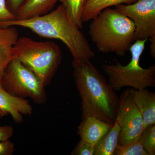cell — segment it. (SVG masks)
<instances>
[{
  "mask_svg": "<svg viewBox=\"0 0 155 155\" xmlns=\"http://www.w3.org/2000/svg\"><path fill=\"white\" fill-rule=\"evenodd\" d=\"M19 26L46 38L59 40L66 45L73 58L72 64L90 61L95 56L80 28L69 19L61 5L48 14L25 19L0 21V27Z\"/></svg>",
  "mask_w": 155,
  "mask_h": 155,
  "instance_id": "6da1fadb",
  "label": "cell"
},
{
  "mask_svg": "<svg viewBox=\"0 0 155 155\" xmlns=\"http://www.w3.org/2000/svg\"><path fill=\"white\" fill-rule=\"evenodd\" d=\"M75 85L81 100V119L93 116L114 124L119 97L90 61L72 64Z\"/></svg>",
  "mask_w": 155,
  "mask_h": 155,
  "instance_id": "7a4b0ae2",
  "label": "cell"
},
{
  "mask_svg": "<svg viewBox=\"0 0 155 155\" xmlns=\"http://www.w3.org/2000/svg\"><path fill=\"white\" fill-rule=\"evenodd\" d=\"M135 30L131 19L109 8L92 19L89 34L101 52L123 57L135 41Z\"/></svg>",
  "mask_w": 155,
  "mask_h": 155,
  "instance_id": "3957f363",
  "label": "cell"
},
{
  "mask_svg": "<svg viewBox=\"0 0 155 155\" xmlns=\"http://www.w3.org/2000/svg\"><path fill=\"white\" fill-rule=\"evenodd\" d=\"M12 53L13 58L32 71L45 87L55 75L62 58L61 49L54 42L35 41L26 37L18 39Z\"/></svg>",
  "mask_w": 155,
  "mask_h": 155,
  "instance_id": "277c9868",
  "label": "cell"
},
{
  "mask_svg": "<svg viewBox=\"0 0 155 155\" xmlns=\"http://www.w3.org/2000/svg\"><path fill=\"white\" fill-rule=\"evenodd\" d=\"M147 40H137L129 49L131 60L123 65L114 60L115 64L103 65L104 72L108 77V82L115 91L125 87L136 90L155 87V64L143 68L140 65V59L145 48Z\"/></svg>",
  "mask_w": 155,
  "mask_h": 155,
  "instance_id": "5b68a950",
  "label": "cell"
},
{
  "mask_svg": "<svg viewBox=\"0 0 155 155\" xmlns=\"http://www.w3.org/2000/svg\"><path fill=\"white\" fill-rule=\"evenodd\" d=\"M3 88L17 97H28L37 104L47 101L45 87L32 71L16 58L6 67L1 80Z\"/></svg>",
  "mask_w": 155,
  "mask_h": 155,
  "instance_id": "8992f818",
  "label": "cell"
},
{
  "mask_svg": "<svg viewBox=\"0 0 155 155\" xmlns=\"http://www.w3.org/2000/svg\"><path fill=\"white\" fill-rule=\"evenodd\" d=\"M121 127L118 144L125 145L138 141L144 129V122L139 110L134 102L130 88L119 97L116 121Z\"/></svg>",
  "mask_w": 155,
  "mask_h": 155,
  "instance_id": "52a82bcc",
  "label": "cell"
},
{
  "mask_svg": "<svg viewBox=\"0 0 155 155\" xmlns=\"http://www.w3.org/2000/svg\"><path fill=\"white\" fill-rule=\"evenodd\" d=\"M115 9L134 22L135 41L148 40L155 35V0H137L116 5Z\"/></svg>",
  "mask_w": 155,
  "mask_h": 155,
  "instance_id": "ba28073f",
  "label": "cell"
},
{
  "mask_svg": "<svg viewBox=\"0 0 155 155\" xmlns=\"http://www.w3.org/2000/svg\"><path fill=\"white\" fill-rule=\"evenodd\" d=\"M33 111L28 100L10 94L3 88L0 81V116L10 114L15 123L21 124L23 115L30 116Z\"/></svg>",
  "mask_w": 155,
  "mask_h": 155,
  "instance_id": "9c48e42d",
  "label": "cell"
},
{
  "mask_svg": "<svg viewBox=\"0 0 155 155\" xmlns=\"http://www.w3.org/2000/svg\"><path fill=\"white\" fill-rule=\"evenodd\" d=\"M114 124L104 122L94 116H89L81 122L78 127L77 134L81 139L95 145L110 130Z\"/></svg>",
  "mask_w": 155,
  "mask_h": 155,
  "instance_id": "30bf717a",
  "label": "cell"
},
{
  "mask_svg": "<svg viewBox=\"0 0 155 155\" xmlns=\"http://www.w3.org/2000/svg\"><path fill=\"white\" fill-rule=\"evenodd\" d=\"M134 104L141 114L144 129L155 124V93L147 88L136 90L130 88Z\"/></svg>",
  "mask_w": 155,
  "mask_h": 155,
  "instance_id": "8fae6325",
  "label": "cell"
},
{
  "mask_svg": "<svg viewBox=\"0 0 155 155\" xmlns=\"http://www.w3.org/2000/svg\"><path fill=\"white\" fill-rule=\"evenodd\" d=\"M19 38V33L14 26L0 27V81L8 64L13 59L12 49Z\"/></svg>",
  "mask_w": 155,
  "mask_h": 155,
  "instance_id": "7c38bea8",
  "label": "cell"
},
{
  "mask_svg": "<svg viewBox=\"0 0 155 155\" xmlns=\"http://www.w3.org/2000/svg\"><path fill=\"white\" fill-rule=\"evenodd\" d=\"M58 0H25L16 14V19H25L46 14Z\"/></svg>",
  "mask_w": 155,
  "mask_h": 155,
  "instance_id": "4fadbf2b",
  "label": "cell"
},
{
  "mask_svg": "<svg viewBox=\"0 0 155 155\" xmlns=\"http://www.w3.org/2000/svg\"><path fill=\"white\" fill-rule=\"evenodd\" d=\"M137 0H87L82 10L81 19L86 22L94 19L107 8L120 4H130Z\"/></svg>",
  "mask_w": 155,
  "mask_h": 155,
  "instance_id": "5bb4252c",
  "label": "cell"
},
{
  "mask_svg": "<svg viewBox=\"0 0 155 155\" xmlns=\"http://www.w3.org/2000/svg\"><path fill=\"white\" fill-rule=\"evenodd\" d=\"M121 127L115 122L113 127L103 136L94 145V155H114L118 144Z\"/></svg>",
  "mask_w": 155,
  "mask_h": 155,
  "instance_id": "9a60e30c",
  "label": "cell"
},
{
  "mask_svg": "<svg viewBox=\"0 0 155 155\" xmlns=\"http://www.w3.org/2000/svg\"><path fill=\"white\" fill-rule=\"evenodd\" d=\"M87 0H58L67 16L80 29L83 27L82 10Z\"/></svg>",
  "mask_w": 155,
  "mask_h": 155,
  "instance_id": "2e32d148",
  "label": "cell"
},
{
  "mask_svg": "<svg viewBox=\"0 0 155 155\" xmlns=\"http://www.w3.org/2000/svg\"><path fill=\"white\" fill-rule=\"evenodd\" d=\"M138 141L149 155H155V124L143 129Z\"/></svg>",
  "mask_w": 155,
  "mask_h": 155,
  "instance_id": "e0dca14e",
  "label": "cell"
},
{
  "mask_svg": "<svg viewBox=\"0 0 155 155\" xmlns=\"http://www.w3.org/2000/svg\"><path fill=\"white\" fill-rule=\"evenodd\" d=\"M114 155H149L138 141L125 145L118 144Z\"/></svg>",
  "mask_w": 155,
  "mask_h": 155,
  "instance_id": "ac0fdd59",
  "label": "cell"
},
{
  "mask_svg": "<svg viewBox=\"0 0 155 155\" xmlns=\"http://www.w3.org/2000/svg\"><path fill=\"white\" fill-rule=\"evenodd\" d=\"M94 145L81 139L71 153L72 155H94Z\"/></svg>",
  "mask_w": 155,
  "mask_h": 155,
  "instance_id": "d6986e66",
  "label": "cell"
},
{
  "mask_svg": "<svg viewBox=\"0 0 155 155\" xmlns=\"http://www.w3.org/2000/svg\"><path fill=\"white\" fill-rule=\"evenodd\" d=\"M15 17L9 10L6 0H0V21L12 20Z\"/></svg>",
  "mask_w": 155,
  "mask_h": 155,
  "instance_id": "ffe728a7",
  "label": "cell"
},
{
  "mask_svg": "<svg viewBox=\"0 0 155 155\" xmlns=\"http://www.w3.org/2000/svg\"><path fill=\"white\" fill-rule=\"evenodd\" d=\"M15 150V144L9 140L0 141V155H12Z\"/></svg>",
  "mask_w": 155,
  "mask_h": 155,
  "instance_id": "44dd1931",
  "label": "cell"
},
{
  "mask_svg": "<svg viewBox=\"0 0 155 155\" xmlns=\"http://www.w3.org/2000/svg\"><path fill=\"white\" fill-rule=\"evenodd\" d=\"M13 127L10 125L0 126V141L9 140L14 135Z\"/></svg>",
  "mask_w": 155,
  "mask_h": 155,
  "instance_id": "7402d4cb",
  "label": "cell"
},
{
  "mask_svg": "<svg viewBox=\"0 0 155 155\" xmlns=\"http://www.w3.org/2000/svg\"><path fill=\"white\" fill-rule=\"evenodd\" d=\"M6 1L9 10L16 17V14L25 0H6Z\"/></svg>",
  "mask_w": 155,
  "mask_h": 155,
  "instance_id": "603a6c76",
  "label": "cell"
},
{
  "mask_svg": "<svg viewBox=\"0 0 155 155\" xmlns=\"http://www.w3.org/2000/svg\"><path fill=\"white\" fill-rule=\"evenodd\" d=\"M151 42L150 45V54L152 58L155 59V35L149 38Z\"/></svg>",
  "mask_w": 155,
  "mask_h": 155,
  "instance_id": "cb8c5ba5",
  "label": "cell"
}]
</instances>
